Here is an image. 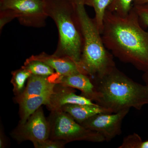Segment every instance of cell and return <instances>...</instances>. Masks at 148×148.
Returning <instances> with one entry per match:
<instances>
[{"mask_svg": "<svg viewBox=\"0 0 148 148\" xmlns=\"http://www.w3.org/2000/svg\"><path fill=\"white\" fill-rule=\"evenodd\" d=\"M101 36L106 48L120 61L148 73V32L133 8L126 16L106 10Z\"/></svg>", "mask_w": 148, "mask_h": 148, "instance_id": "6da1fadb", "label": "cell"}, {"mask_svg": "<svg viewBox=\"0 0 148 148\" xmlns=\"http://www.w3.org/2000/svg\"><path fill=\"white\" fill-rule=\"evenodd\" d=\"M92 80L96 91L94 102L112 113L131 108L140 110L148 105V84L135 82L116 67Z\"/></svg>", "mask_w": 148, "mask_h": 148, "instance_id": "7a4b0ae2", "label": "cell"}, {"mask_svg": "<svg viewBox=\"0 0 148 148\" xmlns=\"http://www.w3.org/2000/svg\"><path fill=\"white\" fill-rule=\"evenodd\" d=\"M75 5L83 40L78 66L81 73L91 79L100 78L116 67L114 56L105 46L95 18L88 14L82 0H75Z\"/></svg>", "mask_w": 148, "mask_h": 148, "instance_id": "3957f363", "label": "cell"}, {"mask_svg": "<svg viewBox=\"0 0 148 148\" xmlns=\"http://www.w3.org/2000/svg\"><path fill=\"white\" fill-rule=\"evenodd\" d=\"M48 17L58 29V41L53 55L66 57L78 64L83 40L76 10L75 0H44Z\"/></svg>", "mask_w": 148, "mask_h": 148, "instance_id": "277c9868", "label": "cell"}, {"mask_svg": "<svg viewBox=\"0 0 148 148\" xmlns=\"http://www.w3.org/2000/svg\"><path fill=\"white\" fill-rule=\"evenodd\" d=\"M48 121L50 128L49 138L52 140H62L67 143L77 141L94 143L106 141L101 134L86 128L61 110L51 111Z\"/></svg>", "mask_w": 148, "mask_h": 148, "instance_id": "5b68a950", "label": "cell"}, {"mask_svg": "<svg viewBox=\"0 0 148 148\" xmlns=\"http://www.w3.org/2000/svg\"><path fill=\"white\" fill-rule=\"evenodd\" d=\"M0 14L10 21L16 18L27 27H44L48 17L44 0H0Z\"/></svg>", "mask_w": 148, "mask_h": 148, "instance_id": "8992f818", "label": "cell"}, {"mask_svg": "<svg viewBox=\"0 0 148 148\" xmlns=\"http://www.w3.org/2000/svg\"><path fill=\"white\" fill-rule=\"evenodd\" d=\"M50 133L49 122L41 107L25 123H19L12 132L11 136L18 142L30 141L33 143L48 139Z\"/></svg>", "mask_w": 148, "mask_h": 148, "instance_id": "52a82bcc", "label": "cell"}, {"mask_svg": "<svg viewBox=\"0 0 148 148\" xmlns=\"http://www.w3.org/2000/svg\"><path fill=\"white\" fill-rule=\"evenodd\" d=\"M124 109L116 113H102L93 116L83 122L86 128L101 134L109 142L122 133V123L130 111Z\"/></svg>", "mask_w": 148, "mask_h": 148, "instance_id": "ba28073f", "label": "cell"}, {"mask_svg": "<svg viewBox=\"0 0 148 148\" xmlns=\"http://www.w3.org/2000/svg\"><path fill=\"white\" fill-rule=\"evenodd\" d=\"M75 88L56 84L47 107L51 111L61 110L66 105H95L96 103L89 98L77 95Z\"/></svg>", "mask_w": 148, "mask_h": 148, "instance_id": "9c48e42d", "label": "cell"}, {"mask_svg": "<svg viewBox=\"0 0 148 148\" xmlns=\"http://www.w3.org/2000/svg\"><path fill=\"white\" fill-rule=\"evenodd\" d=\"M56 84L77 89L82 96L94 101L96 96L95 86L90 77L79 73L70 75L60 76L56 73L49 77Z\"/></svg>", "mask_w": 148, "mask_h": 148, "instance_id": "30bf717a", "label": "cell"}, {"mask_svg": "<svg viewBox=\"0 0 148 148\" xmlns=\"http://www.w3.org/2000/svg\"><path fill=\"white\" fill-rule=\"evenodd\" d=\"M55 85L49 77L32 75L27 81L24 90L20 95L15 96L14 101L18 104L27 98L52 92Z\"/></svg>", "mask_w": 148, "mask_h": 148, "instance_id": "8fae6325", "label": "cell"}, {"mask_svg": "<svg viewBox=\"0 0 148 148\" xmlns=\"http://www.w3.org/2000/svg\"><path fill=\"white\" fill-rule=\"evenodd\" d=\"M31 57L47 64L54 69L58 75H70L81 73L77 64L69 58L59 57L53 54L49 55L45 52Z\"/></svg>", "mask_w": 148, "mask_h": 148, "instance_id": "7c38bea8", "label": "cell"}, {"mask_svg": "<svg viewBox=\"0 0 148 148\" xmlns=\"http://www.w3.org/2000/svg\"><path fill=\"white\" fill-rule=\"evenodd\" d=\"M69 114L77 122L81 124L90 117L102 113H112L109 109L95 105H66L61 109Z\"/></svg>", "mask_w": 148, "mask_h": 148, "instance_id": "4fadbf2b", "label": "cell"}, {"mask_svg": "<svg viewBox=\"0 0 148 148\" xmlns=\"http://www.w3.org/2000/svg\"><path fill=\"white\" fill-rule=\"evenodd\" d=\"M21 67L27 69L32 75H36L50 77L56 73L54 69L47 64L32 57L27 58Z\"/></svg>", "mask_w": 148, "mask_h": 148, "instance_id": "5bb4252c", "label": "cell"}, {"mask_svg": "<svg viewBox=\"0 0 148 148\" xmlns=\"http://www.w3.org/2000/svg\"><path fill=\"white\" fill-rule=\"evenodd\" d=\"M85 5L91 7L95 13V22L101 33L103 29V21L107 9L110 4L112 0H82Z\"/></svg>", "mask_w": 148, "mask_h": 148, "instance_id": "9a60e30c", "label": "cell"}, {"mask_svg": "<svg viewBox=\"0 0 148 148\" xmlns=\"http://www.w3.org/2000/svg\"><path fill=\"white\" fill-rule=\"evenodd\" d=\"M11 83L13 86V91L15 96L20 95L25 88V85L32 73L27 69L22 68L12 72Z\"/></svg>", "mask_w": 148, "mask_h": 148, "instance_id": "2e32d148", "label": "cell"}, {"mask_svg": "<svg viewBox=\"0 0 148 148\" xmlns=\"http://www.w3.org/2000/svg\"><path fill=\"white\" fill-rule=\"evenodd\" d=\"M134 1L135 0H112L107 10L119 16H126L132 9Z\"/></svg>", "mask_w": 148, "mask_h": 148, "instance_id": "e0dca14e", "label": "cell"}, {"mask_svg": "<svg viewBox=\"0 0 148 148\" xmlns=\"http://www.w3.org/2000/svg\"><path fill=\"white\" fill-rule=\"evenodd\" d=\"M132 8L138 15L142 27L143 28H148V3L133 4Z\"/></svg>", "mask_w": 148, "mask_h": 148, "instance_id": "ac0fdd59", "label": "cell"}, {"mask_svg": "<svg viewBox=\"0 0 148 148\" xmlns=\"http://www.w3.org/2000/svg\"><path fill=\"white\" fill-rule=\"evenodd\" d=\"M143 141L141 137L136 133L127 135L123 138L119 148H141Z\"/></svg>", "mask_w": 148, "mask_h": 148, "instance_id": "d6986e66", "label": "cell"}, {"mask_svg": "<svg viewBox=\"0 0 148 148\" xmlns=\"http://www.w3.org/2000/svg\"><path fill=\"white\" fill-rule=\"evenodd\" d=\"M67 143L62 140H54L50 138L33 143L36 148H63Z\"/></svg>", "mask_w": 148, "mask_h": 148, "instance_id": "ffe728a7", "label": "cell"}, {"mask_svg": "<svg viewBox=\"0 0 148 148\" xmlns=\"http://www.w3.org/2000/svg\"><path fill=\"white\" fill-rule=\"evenodd\" d=\"M7 145V143L5 135L3 134L2 130L1 129L0 133V148H5Z\"/></svg>", "mask_w": 148, "mask_h": 148, "instance_id": "44dd1931", "label": "cell"}, {"mask_svg": "<svg viewBox=\"0 0 148 148\" xmlns=\"http://www.w3.org/2000/svg\"><path fill=\"white\" fill-rule=\"evenodd\" d=\"M147 3H148V0H135L133 3V5L141 4Z\"/></svg>", "mask_w": 148, "mask_h": 148, "instance_id": "7402d4cb", "label": "cell"}, {"mask_svg": "<svg viewBox=\"0 0 148 148\" xmlns=\"http://www.w3.org/2000/svg\"><path fill=\"white\" fill-rule=\"evenodd\" d=\"M143 79L145 84H148V73H144L143 76Z\"/></svg>", "mask_w": 148, "mask_h": 148, "instance_id": "603a6c76", "label": "cell"}, {"mask_svg": "<svg viewBox=\"0 0 148 148\" xmlns=\"http://www.w3.org/2000/svg\"><path fill=\"white\" fill-rule=\"evenodd\" d=\"M141 148H148V140L143 141Z\"/></svg>", "mask_w": 148, "mask_h": 148, "instance_id": "cb8c5ba5", "label": "cell"}]
</instances>
